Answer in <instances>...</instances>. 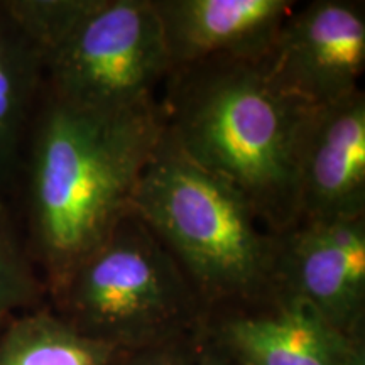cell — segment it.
Instances as JSON below:
<instances>
[{
	"instance_id": "6da1fadb",
	"label": "cell",
	"mask_w": 365,
	"mask_h": 365,
	"mask_svg": "<svg viewBox=\"0 0 365 365\" xmlns=\"http://www.w3.org/2000/svg\"><path fill=\"white\" fill-rule=\"evenodd\" d=\"M29 217L54 294L125 215L164 134L159 100L115 112L46 97L33 124Z\"/></svg>"
},
{
	"instance_id": "7a4b0ae2",
	"label": "cell",
	"mask_w": 365,
	"mask_h": 365,
	"mask_svg": "<svg viewBox=\"0 0 365 365\" xmlns=\"http://www.w3.org/2000/svg\"><path fill=\"white\" fill-rule=\"evenodd\" d=\"M158 100L166 134L239 191L269 232L298 222V149L313 108L277 90L259 63L242 59L173 71Z\"/></svg>"
},
{
	"instance_id": "3957f363",
	"label": "cell",
	"mask_w": 365,
	"mask_h": 365,
	"mask_svg": "<svg viewBox=\"0 0 365 365\" xmlns=\"http://www.w3.org/2000/svg\"><path fill=\"white\" fill-rule=\"evenodd\" d=\"M132 212L173 254L205 307L252 303L276 291V234L239 191L164 134Z\"/></svg>"
},
{
	"instance_id": "277c9868",
	"label": "cell",
	"mask_w": 365,
	"mask_h": 365,
	"mask_svg": "<svg viewBox=\"0 0 365 365\" xmlns=\"http://www.w3.org/2000/svg\"><path fill=\"white\" fill-rule=\"evenodd\" d=\"M58 296L73 327L120 352L198 333L207 308L166 245L134 212L75 267Z\"/></svg>"
},
{
	"instance_id": "5b68a950",
	"label": "cell",
	"mask_w": 365,
	"mask_h": 365,
	"mask_svg": "<svg viewBox=\"0 0 365 365\" xmlns=\"http://www.w3.org/2000/svg\"><path fill=\"white\" fill-rule=\"evenodd\" d=\"M39 54L46 97L80 110L115 112L156 102L171 75L150 0H95Z\"/></svg>"
},
{
	"instance_id": "8992f818",
	"label": "cell",
	"mask_w": 365,
	"mask_h": 365,
	"mask_svg": "<svg viewBox=\"0 0 365 365\" xmlns=\"http://www.w3.org/2000/svg\"><path fill=\"white\" fill-rule=\"evenodd\" d=\"M259 65L277 90L308 108L349 97L365 70L364 2L296 4Z\"/></svg>"
},
{
	"instance_id": "52a82bcc",
	"label": "cell",
	"mask_w": 365,
	"mask_h": 365,
	"mask_svg": "<svg viewBox=\"0 0 365 365\" xmlns=\"http://www.w3.org/2000/svg\"><path fill=\"white\" fill-rule=\"evenodd\" d=\"M276 291L364 341L365 215L298 222L276 234Z\"/></svg>"
},
{
	"instance_id": "ba28073f",
	"label": "cell",
	"mask_w": 365,
	"mask_h": 365,
	"mask_svg": "<svg viewBox=\"0 0 365 365\" xmlns=\"http://www.w3.org/2000/svg\"><path fill=\"white\" fill-rule=\"evenodd\" d=\"M203 333L234 365H365V346L281 291L232 304Z\"/></svg>"
},
{
	"instance_id": "9c48e42d",
	"label": "cell",
	"mask_w": 365,
	"mask_h": 365,
	"mask_svg": "<svg viewBox=\"0 0 365 365\" xmlns=\"http://www.w3.org/2000/svg\"><path fill=\"white\" fill-rule=\"evenodd\" d=\"M362 215L365 93L360 88L309 113L298 149V222Z\"/></svg>"
},
{
	"instance_id": "30bf717a",
	"label": "cell",
	"mask_w": 365,
	"mask_h": 365,
	"mask_svg": "<svg viewBox=\"0 0 365 365\" xmlns=\"http://www.w3.org/2000/svg\"><path fill=\"white\" fill-rule=\"evenodd\" d=\"M171 73L210 59L262 61L294 0H150Z\"/></svg>"
},
{
	"instance_id": "8fae6325",
	"label": "cell",
	"mask_w": 365,
	"mask_h": 365,
	"mask_svg": "<svg viewBox=\"0 0 365 365\" xmlns=\"http://www.w3.org/2000/svg\"><path fill=\"white\" fill-rule=\"evenodd\" d=\"M43 88L39 51L0 4V185L14 171Z\"/></svg>"
},
{
	"instance_id": "7c38bea8",
	"label": "cell",
	"mask_w": 365,
	"mask_h": 365,
	"mask_svg": "<svg viewBox=\"0 0 365 365\" xmlns=\"http://www.w3.org/2000/svg\"><path fill=\"white\" fill-rule=\"evenodd\" d=\"M122 354L48 312L14 318L0 336V365H113Z\"/></svg>"
},
{
	"instance_id": "4fadbf2b",
	"label": "cell",
	"mask_w": 365,
	"mask_h": 365,
	"mask_svg": "<svg viewBox=\"0 0 365 365\" xmlns=\"http://www.w3.org/2000/svg\"><path fill=\"white\" fill-rule=\"evenodd\" d=\"M41 293L43 284L0 210V336L14 314L38 301Z\"/></svg>"
},
{
	"instance_id": "5bb4252c",
	"label": "cell",
	"mask_w": 365,
	"mask_h": 365,
	"mask_svg": "<svg viewBox=\"0 0 365 365\" xmlns=\"http://www.w3.org/2000/svg\"><path fill=\"white\" fill-rule=\"evenodd\" d=\"M202 331L203 328L193 335L164 341L135 352H125L113 365H195Z\"/></svg>"
},
{
	"instance_id": "9a60e30c",
	"label": "cell",
	"mask_w": 365,
	"mask_h": 365,
	"mask_svg": "<svg viewBox=\"0 0 365 365\" xmlns=\"http://www.w3.org/2000/svg\"><path fill=\"white\" fill-rule=\"evenodd\" d=\"M195 365H234V364H232L230 359H228L212 340L207 339L205 333L202 331V340H200L198 355H196Z\"/></svg>"
}]
</instances>
